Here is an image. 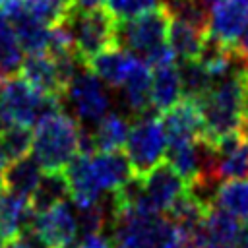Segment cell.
<instances>
[{"label": "cell", "instance_id": "20", "mask_svg": "<svg viewBox=\"0 0 248 248\" xmlns=\"http://www.w3.org/2000/svg\"><path fill=\"white\" fill-rule=\"evenodd\" d=\"M33 217L35 213L27 198L0 190V246L19 236Z\"/></svg>", "mask_w": 248, "mask_h": 248}, {"label": "cell", "instance_id": "16", "mask_svg": "<svg viewBox=\"0 0 248 248\" xmlns=\"http://www.w3.org/2000/svg\"><path fill=\"white\" fill-rule=\"evenodd\" d=\"M136 62H138V54L114 45V46L95 54L93 58H89L85 66L97 78H101L107 85L120 87L126 81V78L132 72V68L136 66Z\"/></svg>", "mask_w": 248, "mask_h": 248}, {"label": "cell", "instance_id": "19", "mask_svg": "<svg viewBox=\"0 0 248 248\" xmlns=\"http://www.w3.org/2000/svg\"><path fill=\"white\" fill-rule=\"evenodd\" d=\"M91 163H93V170L99 180V186L108 192H114L134 176L130 159L124 149L97 151L91 155Z\"/></svg>", "mask_w": 248, "mask_h": 248}, {"label": "cell", "instance_id": "17", "mask_svg": "<svg viewBox=\"0 0 248 248\" xmlns=\"http://www.w3.org/2000/svg\"><path fill=\"white\" fill-rule=\"evenodd\" d=\"M151 79H153L151 66L145 60L138 58L126 81L120 85L122 107L136 118L149 112V108H153L151 107Z\"/></svg>", "mask_w": 248, "mask_h": 248}, {"label": "cell", "instance_id": "27", "mask_svg": "<svg viewBox=\"0 0 248 248\" xmlns=\"http://www.w3.org/2000/svg\"><path fill=\"white\" fill-rule=\"evenodd\" d=\"M180 81H182V97L200 101L213 87L215 79L205 70V66L198 60H180L178 64Z\"/></svg>", "mask_w": 248, "mask_h": 248}, {"label": "cell", "instance_id": "24", "mask_svg": "<svg viewBox=\"0 0 248 248\" xmlns=\"http://www.w3.org/2000/svg\"><path fill=\"white\" fill-rule=\"evenodd\" d=\"M130 120L122 116L120 112H107L93 128V143L95 151H112V149H122L130 132Z\"/></svg>", "mask_w": 248, "mask_h": 248}, {"label": "cell", "instance_id": "35", "mask_svg": "<svg viewBox=\"0 0 248 248\" xmlns=\"http://www.w3.org/2000/svg\"><path fill=\"white\" fill-rule=\"evenodd\" d=\"M232 248H248V223L242 225V229H240V232H238Z\"/></svg>", "mask_w": 248, "mask_h": 248}, {"label": "cell", "instance_id": "14", "mask_svg": "<svg viewBox=\"0 0 248 248\" xmlns=\"http://www.w3.org/2000/svg\"><path fill=\"white\" fill-rule=\"evenodd\" d=\"M68 186H70V198L76 207H89L99 202L101 186L93 170L91 155L78 153L66 167H64Z\"/></svg>", "mask_w": 248, "mask_h": 248}, {"label": "cell", "instance_id": "4", "mask_svg": "<svg viewBox=\"0 0 248 248\" xmlns=\"http://www.w3.org/2000/svg\"><path fill=\"white\" fill-rule=\"evenodd\" d=\"M60 97L45 95L19 74L6 78L0 99V120L4 124L35 126L43 116L62 108Z\"/></svg>", "mask_w": 248, "mask_h": 248}, {"label": "cell", "instance_id": "10", "mask_svg": "<svg viewBox=\"0 0 248 248\" xmlns=\"http://www.w3.org/2000/svg\"><path fill=\"white\" fill-rule=\"evenodd\" d=\"M248 23V0H217L209 8V35L234 46Z\"/></svg>", "mask_w": 248, "mask_h": 248}, {"label": "cell", "instance_id": "12", "mask_svg": "<svg viewBox=\"0 0 248 248\" xmlns=\"http://www.w3.org/2000/svg\"><path fill=\"white\" fill-rule=\"evenodd\" d=\"M143 190L157 211H167L188 190V182L167 161H161L143 176Z\"/></svg>", "mask_w": 248, "mask_h": 248}, {"label": "cell", "instance_id": "30", "mask_svg": "<svg viewBox=\"0 0 248 248\" xmlns=\"http://www.w3.org/2000/svg\"><path fill=\"white\" fill-rule=\"evenodd\" d=\"M170 14V17L190 23L192 27L209 33V12L198 0H165L163 2Z\"/></svg>", "mask_w": 248, "mask_h": 248}, {"label": "cell", "instance_id": "23", "mask_svg": "<svg viewBox=\"0 0 248 248\" xmlns=\"http://www.w3.org/2000/svg\"><path fill=\"white\" fill-rule=\"evenodd\" d=\"M66 198H70V186L64 170H43L41 180L33 194L29 196V205L33 213H43L52 209L54 205L62 203Z\"/></svg>", "mask_w": 248, "mask_h": 248}, {"label": "cell", "instance_id": "39", "mask_svg": "<svg viewBox=\"0 0 248 248\" xmlns=\"http://www.w3.org/2000/svg\"><path fill=\"white\" fill-rule=\"evenodd\" d=\"M4 167L6 165L0 163V190H4Z\"/></svg>", "mask_w": 248, "mask_h": 248}, {"label": "cell", "instance_id": "28", "mask_svg": "<svg viewBox=\"0 0 248 248\" xmlns=\"http://www.w3.org/2000/svg\"><path fill=\"white\" fill-rule=\"evenodd\" d=\"M21 64H23V48L10 21L4 16H0V74L2 78L19 74Z\"/></svg>", "mask_w": 248, "mask_h": 248}, {"label": "cell", "instance_id": "36", "mask_svg": "<svg viewBox=\"0 0 248 248\" xmlns=\"http://www.w3.org/2000/svg\"><path fill=\"white\" fill-rule=\"evenodd\" d=\"M0 248H31V246H29V242L19 234V236H16V238H12V240L4 242Z\"/></svg>", "mask_w": 248, "mask_h": 248}, {"label": "cell", "instance_id": "22", "mask_svg": "<svg viewBox=\"0 0 248 248\" xmlns=\"http://www.w3.org/2000/svg\"><path fill=\"white\" fill-rule=\"evenodd\" d=\"M41 174L43 169L35 157L25 155L14 159L4 167V190L29 200V196L33 194V190L41 180Z\"/></svg>", "mask_w": 248, "mask_h": 248}, {"label": "cell", "instance_id": "25", "mask_svg": "<svg viewBox=\"0 0 248 248\" xmlns=\"http://www.w3.org/2000/svg\"><path fill=\"white\" fill-rule=\"evenodd\" d=\"M205 37H207V33L192 27L190 23L174 19V17L170 19L167 41L178 60H196L200 56Z\"/></svg>", "mask_w": 248, "mask_h": 248}, {"label": "cell", "instance_id": "41", "mask_svg": "<svg viewBox=\"0 0 248 248\" xmlns=\"http://www.w3.org/2000/svg\"><path fill=\"white\" fill-rule=\"evenodd\" d=\"M2 89H4V83L0 81V99H2Z\"/></svg>", "mask_w": 248, "mask_h": 248}, {"label": "cell", "instance_id": "40", "mask_svg": "<svg viewBox=\"0 0 248 248\" xmlns=\"http://www.w3.org/2000/svg\"><path fill=\"white\" fill-rule=\"evenodd\" d=\"M198 2H202V4L205 6V8H211V6H213V4L217 2V0H198Z\"/></svg>", "mask_w": 248, "mask_h": 248}, {"label": "cell", "instance_id": "7", "mask_svg": "<svg viewBox=\"0 0 248 248\" xmlns=\"http://www.w3.org/2000/svg\"><path fill=\"white\" fill-rule=\"evenodd\" d=\"M170 14L167 6L161 2L157 8L147 10L140 16L118 19L116 25V45L138 54L147 56L153 48L161 46L169 35Z\"/></svg>", "mask_w": 248, "mask_h": 248}, {"label": "cell", "instance_id": "31", "mask_svg": "<svg viewBox=\"0 0 248 248\" xmlns=\"http://www.w3.org/2000/svg\"><path fill=\"white\" fill-rule=\"evenodd\" d=\"M159 0H105V8L116 17V19H128L134 16H140L147 10L157 8Z\"/></svg>", "mask_w": 248, "mask_h": 248}, {"label": "cell", "instance_id": "37", "mask_svg": "<svg viewBox=\"0 0 248 248\" xmlns=\"http://www.w3.org/2000/svg\"><path fill=\"white\" fill-rule=\"evenodd\" d=\"M240 134H242L244 140L248 141V114H242V120H240Z\"/></svg>", "mask_w": 248, "mask_h": 248}, {"label": "cell", "instance_id": "6", "mask_svg": "<svg viewBox=\"0 0 248 248\" xmlns=\"http://www.w3.org/2000/svg\"><path fill=\"white\" fill-rule=\"evenodd\" d=\"M169 138L165 124L155 114H141L138 116L128 132L124 151L130 159L132 170L136 176H145L153 167L165 161Z\"/></svg>", "mask_w": 248, "mask_h": 248}, {"label": "cell", "instance_id": "5", "mask_svg": "<svg viewBox=\"0 0 248 248\" xmlns=\"http://www.w3.org/2000/svg\"><path fill=\"white\" fill-rule=\"evenodd\" d=\"M74 39L76 52L87 64L89 58L95 54L110 48L116 45V25L118 19L107 8H93V10H68L66 17L62 19Z\"/></svg>", "mask_w": 248, "mask_h": 248}, {"label": "cell", "instance_id": "29", "mask_svg": "<svg viewBox=\"0 0 248 248\" xmlns=\"http://www.w3.org/2000/svg\"><path fill=\"white\" fill-rule=\"evenodd\" d=\"M33 132L23 124H4L0 128V151L6 161L25 157L31 151Z\"/></svg>", "mask_w": 248, "mask_h": 248}, {"label": "cell", "instance_id": "34", "mask_svg": "<svg viewBox=\"0 0 248 248\" xmlns=\"http://www.w3.org/2000/svg\"><path fill=\"white\" fill-rule=\"evenodd\" d=\"M234 50L244 58V60H248V23H246V27H244V31H242V35H240V39L236 41V45H234Z\"/></svg>", "mask_w": 248, "mask_h": 248}, {"label": "cell", "instance_id": "1", "mask_svg": "<svg viewBox=\"0 0 248 248\" xmlns=\"http://www.w3.org/2000/svg\"><path fill=\"white\" fill-rule=\"evenodd\" d=\"M112 248H180L182 232L167 217L159 213H136L124 209L110 215Z\"/></svg>", "mask_w": 248, "mask_h": 248}, {"label": "cell", "instance_id": "9", "mask_svg": "<svg viewBox=\"0 0 248 248\" xmlns=\"http://www.w3.org/2000/svg\"><path fill=\"white\" fill-rule=\"evenodd\" d=\"M46 248H70L74 246L78 232V219L72 207L62 202L48 211L37 213L27 225Z\"/></svg>", "mask_w": 248, "mask_h": 248}, {"label": "cell", "instance_id": "21", "mask_svg": "<svg viewBox=\"0 0 248 248\" xmlns=\"http://www.w3.org/2000/svg\"><path fill=\"white\" fill-rule=\"evenodd\" d=\"M153 70V79H151V107L157 112L169 110L176 101L182 99V81H180V72L176 62L165 64Z\"/></svg>", "mask_w": 248, "mask_h": 248}, {"label": "cell", "instance_id": "2", "mask_svg": "<svg viewBox=\"0 0 248 248\" xmlns=\"http://www.w3.org/2000/svg\"><path fill=\"white\" fill-rule=\"evenodd\" d=\"M79 124L62 108L43 116L35 124L31 155L43 170H64V167L78 155Z\"/></svg>", "mask_w": 248, "mask_h": 248}, {"label": "cell", "instance_id": "33", "mask_svg": "<svg viewBox=\"0 0 248 248\" xmlns=\"http://www.w3.org/2000/svg\"><path fill=\"white\" fill-rule=\"evenodd\" d=\"M74 248H112V242L105 238L101 232H95V234H85L83 240Z\"/></svg>", "mask_w": 248, "mask_h": 248}, {"label": "cell", "instance_id": "42", "mask_svg": "<svg viewBox=\"0 0 248 248\" xmlns=\"http://www.w3.org/2000/svg\"><path fill=\"white\" fill-rule=\"evenodd\" d=\"M23 2H29V0H23Z\"/></svg>", "mask_w": 248, "mask_h": 248}, {"label": "cell", "instance_id": "18", "mask_svg": "<svg viewBox=\"0 0 248 248\" xmlns=\"http://www.w3.org/2000/svg\"><path fill=\"white\" fill-rule=\"evenodd\" d=\"M19 76L45 95H52L60 99H64L66 95V87L60 81L54 58L48 52L27 54V58H23V64L19 68Z\"/></svg>", "mask_w": 248, "mask_h": 248}, {"label": "cell", "instance_id": "11", "mask_svg": "<svg viewBox=\"0 0 248 248\" xmlns=\"http://www.w3.org/2000/svg\"><path fill=\"white\" fill-rule=\"evenodd\" d=\"M242 225L244 223L238 221L234 215L213 203L202 225L188 238L196 240L202 248H232Z\"/></svg>", "mask_w": 248, "mask_h": 248}, {"label": "cell", "instance_id": "43", "mask_svg": "<svg viewBox=\"0 0 248 248\" xmlns=\"http://www.w3.org/2000/svg\"><path fill=\"white\" fill-rule=\"evenodd\" d=\"M0 78H2V74H0Z\"/></svg>", "mask_w": 248, "mask_h": 248}, {"label": "cell", "instance_id": "13", "mask_svg": "<svg viewBox=\"0 0 248 248\" xmlns=\"http://www.w3.org/2000/svg\"><path fill=\"white\" fill-rule=\"evenodd\" d=\"M161 120L167 130L169 141H182V140H194L203 136L205 132V122L202 108L198 101L182 97L176 101L169 110L161 114Z\"/></svg>", "mask_w": 248, "mask_h": 248}, {"label": "cell", "instance_id": "15", "mask_svg": "<svg viewBox=\"0 0 248 248\" xmlns=\"http://www.w3.org/2000/svg\"><path fill=\"white\" fill-rule=\"evenodd\" d=\"M217 149V176L227 178H246L248 176V141L240 130L221 136L215 141Z\"/></svg>", "mask_w": 248, "mask_h": 248}, {"label": "cell", "instance_id": "38", "mask_svg": "<svg viewBox=\"0 0 248 248\" xmlns=\"http://www.w3.org/2000/svg\"><path fill=\"white\" fill-rule=\"evenodd\" d=\"M180 248H202V246H200L196 240H192V238H184Z\"/></svg>", "mask_w": 248, "mask_h": 248}, {"label": "cell", "instance_id": "32", "mask_svg": "<svg viewBox=\"0 0 248 248\" xmlns=\"http://www.w3.org/2000/svg\"><path fill=\"white\" fill-rule=\"evenodd\" d=\"M78 227L81 229L83 234H95L101 232L107 225L108 213L105 211V207L97 202L89 207H78Z\"/></svg>", "mask_w": 248, "mask_h": 248}, {"label": "cell", "instance_id": "3", "mask_svg": "<svg viewBox=\"0 0 248 248\" xmlns=\"http://www.w3.org/2000/svg\"><path fill=\"white\" fill-rule=\"evenodd\" d=\"M246 66L248 64H242L227 78L217 79L213 87L207 91V95H203L198 101L203 114V122H205L203 136L213 143L221 136L240 130Z\"/></svg>", "mask_w": 248, "mask_h": 248}, {"label": "cell", "instance_id": "26", "mask_svg": "<svg viewBox=\"0 0 248 248\" xmlns=\"http://www.w3.org/2000/svg\"><path fill=\"white\" fill-rule=\"evenodd\" d=\"M215 205L229 211L238 221L248 223V178L221 180L215 192Z\"/></svg>", "mask_w": 248, "mask_h": 248}, {"label": "cell", "instance_id": "8", "mask_svg": "<svg viewBox=\"0 0 248 248\" xmlns=\"http://www.w3.org/2000/svg\"><path fill=\"white\" fill-rule=\"evenodd\" d=\"M64 99L74 108L76 118L83 124H97L108 112L110 107V99L105 91L103 79L97 78L89 68L74 76Z\"/></svg>", "mask_w": 248, "mask_h": 248}]
</instances>
